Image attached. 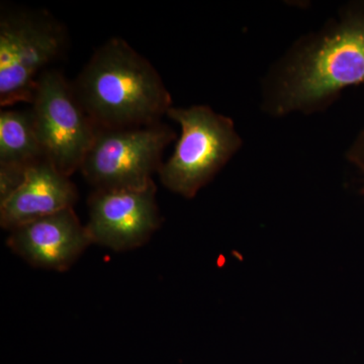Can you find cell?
Segmentation results:
<instances>
[{
  "mask_svg": "<svg viewBox=\"0 0 364 364\" xmlns=\"http://www.w3.org/2000/svg\"><path fill=\"white\" fill-rule=\"evenodd\" d=\"M65 31L45 11H2L0 105L32 104L38 81L65 47Z\"/></svg>",
  "mask_w": 364,
  "mask_h": 364,
  "instance_id": "277c9868",
  "label": "cell"
},
{
  "mask_svg": "<svg viewBox=\"0 0 364 364\" xmlns=\"http://www.w3.org/2000/svg\"><path fill=\"white\" fill-rule=\"evenodd\" d=\"M46 158L31 109L0 112V203L25 181L26 172Z\"/></svg>",
  "mask_w": 364,
  "mask_h": 364,
  "instance_id": "30bf717a",
  "label": "cell"
},
{
  "mask_svg": "<svg viewBox=\"0 0 364 364\" xmlns=\"http://www.w3.org/2000/svg\"><path fill=\"white\" fill-rule=\"evenodd\" d=\"M71 85L91 121L104 130L161 123L172 107L156 68L121 38L100 46Z\"/></svg>",
  "mask_w": 364,
  "mask_h": 364,
  "instance_id": "7a4b0ae2",
  "label": "cell"
},
{
  "mask_svg": "<svg viewBox=\"0 0 364 364\" xmlns=\"http://www.w3.org/2000/svg\"><path fill=\"white\" fill-rule=\"evenodd\" d=\"M156 191L155 182L143 189H95L86 224L92 244L117 252L145 245L162 224Z\"/></svg>",
  "mask_w": 364,
  "mask_h": 364,
  "instance_id": "52a82bcc",
  "label": "cell"
},
{
  "mask_svg": "<svg viewBox=\"0 0 364 364\" xmlns=\"http://www.w3.org/2000/svg\"><path fill=\"white\" fill-rule=\"evenodd\" d=\"M346 158L363 177V188L361 191L364 193V128L354 139L350 147L346 153Z\"/></svg>",
  "mask_w": 364,
  "mask_h": 364,
  "instance_id": "8fae6325",
  "label": "cell"
},
{
  "mask_svg": "<svg viewBox=\"0 0 364 364\" xmlns=\"http://www.w3.org/2000/svg\"><path fill=\"white\" fill-rule=\"evenodd\" d=\"M176 133L164 123L140 128L98 129L80 172L95 189H143L154 182L165 148Z\"/></svg>",
  "mask_w": 364,
  "mask_h": 364,
  "instance_id": "5b68a950",
  "label": "cell"
},
{
  "mask_svg": "<svg viewBox=\"0 0 364 364\" xmlns=\"http://www.w3.org/2000/svg\"><path fill=\"white\" fill-rule=\"evenodd\" d=\"M6 244L33 267L63 272L76 262L92 241L86 225L71 208L11 230Z\"/></svg>",
  "mask_w": 364,
  "mask_h": 364,
  "instance_id": "ba28073f",
  "label": "cell"
},
{
  "mask_svg": "<svg viewBox=\"0 0 364 364\" xmlns=\"http://www.w3.org/2000/svg\"><path fill=\"white\" fill-rule=\"evenodd\" d=\"M167 117L181 127L173 154L160 167V181L172 193L193 198L240 150L231 117L208 105L172 107Z\"/></svg>",
  "mask_w": 364,
  "mask_h": 364,
  "instance_id": "3957f363",
  "label": "cell"
},
{
  "mask_svg": "<svg viewBox=\"0 0 364 364\" xmlns=\"http://www.w3.org/2000/svg\"><path fill=\"white\" fill-rule=\"evenodd\" d=\"M364 85V0L342 7L301 38L268 73L263 109L273 117L322 112L347 88Z\"/></svg>",
  "mask_w": 364,
  "mask_h": 364,
  "instance_id": "6da1fadb",
  "label": "cell"
},
{
  "mask_svg": "<svg viewBox=\"0 0 364 364\" xmlns=\"http://www.w3.org/2000/svg\"><path fill=\"white\" fill-rule=\"evenodd\" d=\"M78 191L47 158L26 172L25 181L0 203V225L11 231L26 223L74 207Z\"/></svg>",
  "mask_w": 364,
  "mask_h": 364,
  "instance_id": "9c48e42d",
  "label": "cell"
},
{
  "mask_svg": "<svg viewBox=\"0 0 364 364\" xmlns=\"http://www.w3.org/2000/svg\"><path fill=\"white\" fill-rule=\"evenodd\" d=\"M30 109L46 158L70 177L80 170L97 127L79 104L63 74L53 69L41 75Z\"/></svg>",
  "mask_w": 364,
  "mask_h": 364,
  "instance_id": "8992f818",
  "label": "cell"
}]
</instances>
